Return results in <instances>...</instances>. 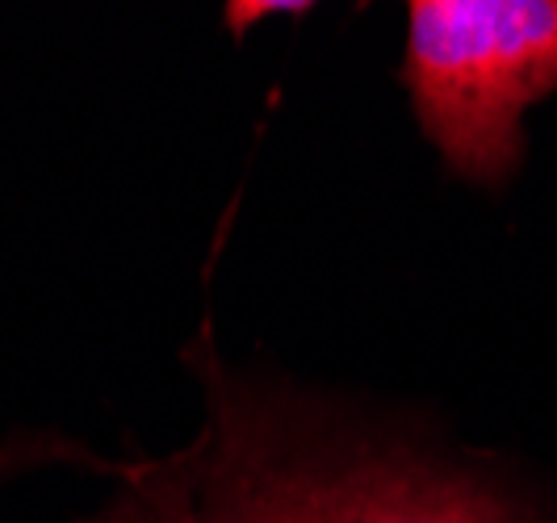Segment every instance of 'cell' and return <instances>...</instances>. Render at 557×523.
Returning <instances> with one entry per match:
<instances>
[{
  "mask_svg": "<svg viewBox=\"0 0 557 523\" xmlns=\"http://www.w3.org/2000/svg\"><path fill=\"white\" fill-rule=\"evenodd\" d=\"M197 440L126 473L92 523H536L491 477L235 377L194 344Z\"/></svg>",
  "mask_w": 557,
  "mask_h": 523,
  "instance_id": "obj_1",
  "label": "cell"
},
{
  "mask_svg": "<svg viewBox=\"0 0 557 523\" xmlns=\"http://www.w3.org/2000/svg\"><path fill=\"white\" fill-rule=\"evenodd\" d=\"M403 84L441 160L503 185L524 155L520 117L557 88V0H416Z\"/></svg>",
  "mask_w": 557,
  "mask_h": 523,
  "instance_id": "obj_2",
  "label": "cell"
},
{
  "mask_svg": "<svg viewBox=\"0 0 557 523\" xmlns=\"http://www.w3.org/2000/svg\"><path fill=\"white\" fill-rule=\"evenodd\" d=\"M67 457H81L76 444L51 440V436H29V440L0 444V482L22 473V469H38L47 461H67Z\"/></svg>",
  "mask_w": 557,
  "mask_h": 523,
  "instance_id": "obj_3",
  "label": "cell"
}]
</instances>
